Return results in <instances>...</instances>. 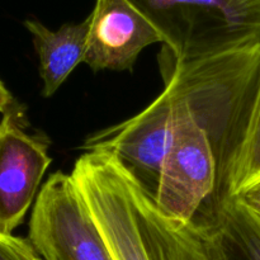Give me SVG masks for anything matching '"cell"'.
I'll return each instance as SVG.
<instances>
[{"instance_id": "12", "label": "cell", "mask_w": 260, "mask_h": 260, "mask_svg": "<svg viewBox=\"0 0 260 260\" xmlns=\"http://www.w3.org/2000/svg\"><path fill=\"white\" fill-rule=\"evenodd\" d=\"M236 200L240 201L248 210L260 218V187L249 190Z\"/></svg>"}, {"instance_id": "14", "label": "cell", "mask_w": 260, "mask_h": 260, "mask_svg": "<svg viewBox=\"0 0 260 260\" xmlns=\"http://www.w3.org/2000/svg\"><path fill=\"white\" fill-rule=\"evenodd\" d=\"M36 260H42V259H41V258H40V256H38V255H37V256H36Z\"/></svg>"}, {"instance_id": "15", "label": "cell", "mask_w": 260, "mask_h": 260, "mask_svg": "<svg viewBox=\"0 0 260 260\" xmlns=\"http://www.w3.org/2000/svg\"><path fill=\"white\" fill-rule=\"evenodd\" d=\"M259 187H260V185H259ZM256 188H258V187H256Z\"/></svg>"}, {"instance_id": "6", "label": "cell", "mask_w": 260, "mask_h": 260, "mask_svg": "<svg viewBox=\"0 0 260 260\" xmlns=\"http://www.w3.org/2000/svg\"><path fill=\"white\" fill-rule=\"evenodd\" d=\"M15 102L0 118V235L10 236L23 222L51 165L48 140L27 131Z\"/></svg>"}, {"instance_id": "4", "label": "cell", "mask_w": 260, "mask_h": 260, "mask_svg": "<svg viewBox=\"0 0 260 260\" xmlns=\"http://www.w3.org/2000/svg\"><path fill=\"white\" fill-rule=\"evenodd\" d=\"M28 240L42 260H113L70 174L56 172L41 188Z\"/></svg>"}, {"instance_id": "2", "label": "cell", "mask_w": 260, "mask_h": 260, "mask_svg": "<svg viewBox=\"0 0 260 260\" xmlns=\"http://www.w3.org/2000/svg\"><path fill=\"white\" fill-rule=\"evenodd\" d=\"M113 260H211L207 239L169 218L108 152H84L70 173Z\"/></svg>"}, {"instance_id": "11", "label": "cell", "mask_w": 260, "mask_h": 260, "mask_svg": "<svg viewBox=\"0 0 260 260\" xmlns=\"http://www.w3.org/2000/svg\"><path fill=\"white\" fill-rule=\"evenodd\" d=\"M36 256L28 239L0 235V260H36Z\"/></svg>"}, {"instance_id": "5", "label": "cell", "mask_w": 260, "mask_h": 260, "mask_svg": "<svg viewBox=\"0 0 260 260\" xmlns=\"http://www.w3.org/2000/svg\"><path fill=\"white\" fill-rule=\"evenodd\" d=\"M173 132L174 101L164 86L161 94L136 116L89 135L81 149L116 156L155 200Z\"/></svg>"}, {"instance_id": "13", "label": "cell", "mask_w": 260, "mask_h": 260, "mask_svg": "<svg viewBox=\"0 0 260 260\" xmlns=\"http://www.w3.org/2000/svg\"><path fill=\"white\" fill-rule=\"evenodd\" d=\"M14 103L15 101L13 98V95L8 90L7 86L4 85V83L0 80V113H5Z\"/></svg>"}, {"instance_id": "7", "label": "cell", "mask_w": 260, "mask_h": 260, "mask_svg": "<svg viewBox=\"0 0 260 260\" xmlns=\"http://www.w3.org/2000/svg\"><path fill=\"white\" fill-rule=\"evenodd\" d=\"M86 18L84 62L93 71L132 70L147 46L164 45L159 29L129 0H95Z\"/></svg>"}, {"instance_id": "8", "label": "cell", "mask_w": 260, "mask_h": 260, "mask_svg": "<svg viewBox=\"0 0 260 260\" xmlns=\"http://www.w3.org/2000/svg\"><path fill=\"white\" fill-rule=\"evenodd\" d=\"M32 36L38 56V70L42 79V95L50 98L65 83L76 66L84 62L89 20L65 23L58 29H50L37 19L24 20Z\"/></svg>"}, {"instance_id": "3", "label": "cell", "mask_w": 260, "mask_h": 260, "mask_svg": "<svg viewBox=\"0 0 260 260\" xmlns=\"http://www.w3.org/2000/svg\"><path fill=\"white\" fill-rule=\"evenodd\" d=\"M164 37L161 56L203 57L260 45V0H129Z\"/></svg>"}, {"instance_id": "1", "label": "cell", "mask_w": 260, "mask_h": 260, "mask_svg": "<svg viewBox=\"0 0 260 260\" xmlns=\"http://www.w3.org/2000/svg\"><path fill=\"white\" fill-rule=\"evenodd\" d=\"M174 101V132L155 196L165 216L211 233L228 205V182L260 70V45L203 57L160 56Z\"/></svg>"}, {"instance_id": "9", "label": "cell", "mask_w": 260, "mask_h": 260, "mask_svg": "<svg viewBox=\"0 0 260 260\" xmlns=\"http://www.w3.org/2000/svg\"><path fill=\"white\" fill-rule=\"evenodd\" d=\"M211 260H260V218L239 200L225 206L208 235Z\"/></svg>"}, {"instance_id": "10", "label": "cell", "mask_w": 260, "mask_h": 260, "mask_svg": "<svg viewBox=\"0 0 260 260\" xmlns=\"http://www.w3.org/2000/svg\"><path fill=\"white\" fill-rule=\"evenodd\" d=\"M260 185V70L241 141L228 182L229 201Z\"/></svg>"}]
</instances>
